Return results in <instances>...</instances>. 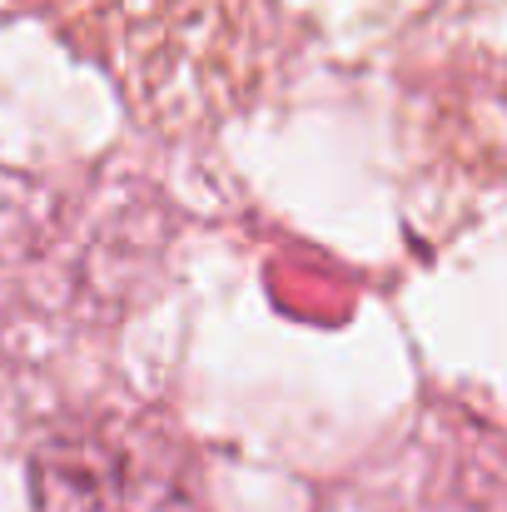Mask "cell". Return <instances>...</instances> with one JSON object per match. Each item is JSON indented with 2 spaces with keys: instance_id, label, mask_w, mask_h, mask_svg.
I'll list each match as a JSON object with an SVG mask.
<instances>
[{
  "instance_id": "1",
  "label": "cell",
  "mask_w": 507,
  "mask_h": 512,
  "mask_svg": "<svg viewBox=\"0 0 507 512\" xmlns=\"http://www.w3.org/2000/svg\"><path fill=\"white\" fill-rule=\"evenodd\" d=\"M35 512H189L155 443L115 418H75L30 453Z\"/></svg>"
}]
</instances>
